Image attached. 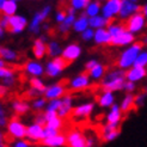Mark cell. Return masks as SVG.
Wrapping results in <instances>:
<instances>
[{"label": "cell", "instance_id": "1", "mask_svg": "<svg viewBox=\"0 0 147 147\" xmlns=\"http://www.w3.org/2000/svg\"><path fill=\"white\" fill-rule=\"evenodd\" d=\"M124 72L120 68H110L107 69L105 74L103 76L102 82L98 83L99 85V91L102 92H113V91H119L123 89L124 84Z\"/></svg>", "mask_w": 147, "mask_h": 147}, {"label": "cell", "instance_id": "2", "mask_svg": "<svg viewBox=\"0 0 147 147\" xmlns=\"http://www.w3.org/2000/svg\"><path fill=\"white\" fill-rule=\"evenodd\" d=\"M145 45H146V36L142 35L139 40H135V43L133 46L130 48H128L126 51H123V53L119 56V59H116V61L114 62V66L116 68H120V69L129 68L130 66L134 63L139 51L142 50Z\"/></svg>", "mask_w": 147, "mask_h": 147}, {"label": "cell", "instance_id": "3", "mask_svg": "<svg viewBox=\"0 0 147 147\" xmlns=\"http://www.w3.org/2000/svg\"><path fill=\"white\" fill-rule=\"evenodd\" d=\"M7 135L17 139V140H22V139L25 138L26 134V127L23 123L19 121V117L17 116H12L10 120H7Z\"/></svg>", "mask_w": 147, "mask_h": 147}, {"label": "cell", "instance_id": "4", "mask_svg": "<svg viewBox=\"0 0 147 147\" xmlns=\"http://www.w3.org/2000/svg\"><path fill=\"white\" fill-rule=\"evenodd\" d=\"M66 146L67 147H86V136L78 130L77 127H71L65 130Z\"/></svg>", "mask_w": 147, "mask_h": 147}, {"label": "cell", "instance_id": "5", "mask_svg": "<svg viewBox=\"0 0 147 147\" xmlns=\"http://www.w3.org/2000/svg\"><path fill=\"white\" fill-rule=\"evenodd\" d=\"M68 84L69 80L67 78H63L62 80H60L59 83H56L53 86H49L45 91V98L46 99H57L63 97L66 93H67V89H68Z\"/></svg>", "mask_w": 147, "mask_h": 147}, {"label": "cell", "instance_id": "6", "mask_svg": "<svg viewBox=\"0 0 147 147\" xmlns=\"http://www.w3.org/2000/svg\"><path fill=\"white\" fill-rule=\"evenodd\" d=\"M122 22H123V26L126 31L130 34L140 32L145 26V16L141 14L140 12H138V13L131 14L130 17H128L127 19H124Z\"/></svg>", "mask_w": 147, "mask_h": 147}, {"label": "cell", "instance_id": "7", "mask_svg": "<svg viewBox=\"0 0 147 147\" xmlns=\"http://www.w3.org/2000/svg\"><path fill=\"white\" fill-rule=\"evenodd\" d=\"M89 85H90L89 76H87V72L84 71L68 84L67 93L73 94V93H78L80 91H86V89L89 87Z\"/></svg>", "mask_w": 147, "mask_h": 147}, {"label": "cell", "instance_id": "8", "mask_svg": "<svg viewBox=\"0 0 147 147\" xmlns=\"http://www.w3.org/2000/svg\"><path fill=\"white\" fill-rule=\"evenodd\" d=\"M69 65H71V63H69L67 60H65L63 57H61V56L54 57L50 62L47 63L46 77H47V78H54V77L59 76L66 67H68Z\"/></svg>", "mask_w": 147, "mask_h": 147}, {"label": "cell", "instance_id": "9", "mask_svg": "<svg viewBox=\"0 0 147 147\" xmlns=\"http://www.w3.org/2000/svg\"><path fill=\"white\" fill-rule=\"evenodd\" d=\"M93 107H94L93 103H86V104L79 105L77 108H72V111L69 114V117L67 119V121L68 120L73 121V122H74V124L77 126L80 119H85L86 120L87 117L91 115L92 110H93Z\"/></svg>", "mask_w": 147, "mask_h": 147}, {"label": "cell", "instance_id": "10", "mask_svg": "<svg viewBox=\"0 0 147 147\" xmlns=\"http://www.w3.org/2000/svg\"><path fill=\"white\" fill-rule=\"evenodd\" d=\"M25 138L28 139L29 144H34V145H38L43 139H45V135H43V127L38 126V124H32L30 127H26V134Z\"/></svg>", "mask_w": 147, "mask_h": 147}, {"label": "cell", "instance_id": "11", "mask_svg": "<svg viewBox=\"0 0 147 147\" xmlns=\"http://www.w3.org/2000/svg\"><path fill=\"white\" fill-rule=\"evenodd\" d=\"M10 102H12V110H13L14 116L20 117L30 111V105H29L26 102L19 99L17 97V92H13Z\"/></svg>", "mask_w": 147, "mask_h": 147}, {"label": "cell", "instance_id": "12", "mask_svg": "<svg viewBox=\"0 0 147 147\" xmlns=\"http://www.w3.org/2000/svg\"><path fill=\"white\" fill-rule=\"evenodd\" d=\"M28 25V20L24 17L20 16H11L9 17V26H7V32L11 34H19L25 29Z\"/></svg>", "mask_w": 147, "mask_h": 147}, {"label": "cell", "instance_id": "13", "mask_svg": "<svg viewBox=\"0 0 147 147\" xmlns=\"http://www.w3.org/2000/svg\"><path fill=\"white\" fill-rule=\"evenodd\" d=\"M134 41H135V37H134L133 34H130L128 31H123L119 35L114 36V37H110L108 46H110V47H122V46L129 45V43L134 42Z\"/></svg>", "mask_w": 147, "mask_h": 147}, {"label": "cell", "instance_id": "14", "mask_svg": "<svg viewBox=\"0 0 147 147\" xmlns=\"http://www.w3.org/2000/svg\"><path fill=\"white\" fill-rule=\"evenodd\" d=\"M121 0H107V4L103 6V17L105 19H113L120 12Z\"/></svg>", "mask_w": 147, "mask_h": 147}, {"label": "cell", "instance_id": "15", "mask_svg": "<svg viewBox=\"0 0 147 147\" xmlns=\"http://www.w3.org/2000/svg\"><path fill=\"white\" fill-rule=\"evenodd\" d=\"M140 6L141 5L133 4V3L127 1V0H123V1L121 3L120 12H119L120 20H124V19H127L128 17H130L131 14L140 12Z\"/></svg>", "mask_w": 147, "mask_h": 147}, {"label": "cell", "instance_id": "16", "mask_svg": "<svg viewBox=\"0 0 147 147\" xmlns=\"http://www.w3.org/2000/svg\"><path fill=\"white\" fill-rule=\"evenodd\" d=\"M0 59L11 62H19V61H24L26 62V57L24 56L23 53H17L14 50H11L9 48L5 47H0Z\"/></svg>", "mask_w": 147, "mask_h": 147}, {"label": "cell", "instance_id": "17", "mask_svg": "<svg viewBox=\"0 0 147 147\" xmlns=\"http://www.w3.org/2000/svg\"><path fill=\"white\" fill-rule=\"evenodd\" d=\"M82 54V48H80L79 45L77 43H73V45H69L68 47H66L65 50H62V56L65 60H67L69 63H72L76 59L79 57V55Z\"/></svg>", "mask_w": 147, "mask_h": 147}, {"label": "cell", "instance_id": "18", "mask_svg": "<svg viewBox=\"0 0 147 147\" xmlns=\"http://www.w3.org/2000/svg\"><path fill=\"white\" fill-rule=\"evenodd\" d=\"M40 146H48V147H59L66 146V136L63 133H59L57 135L46 138L38 144Z\"/></svg>", "mask_w": 147, "mask_h": 147}, {"label": "cell", "instance_id": "19", "mask_svg": "<svg viewBox=\"0 0 147 147\" xmlns=\"http://www.w3.org/2000/svg\"><path fill=\"white\" fill-rule=\"evenodd\" d=\"M146 77V68L145 67H133L124 72V78L128 79V82H138Z\"/></svg>", "mask_w": 147, "mask_h": 147}, {"label": "cell", "instance_id": "20", "mask_svg": "<svg viewBox=\"0 0 147 147\" xmlns=\"http://www.w3.org/2000/svg\"><path fill=\"white\" fill-rule=\"evenodd\" d=\"M123 120L122 113L120 111V107L114 104L111 107V111L107 116V124H113V126H121V121Z\"/></svg>", "mask_w": 147, "mask_h": 147}, {"label": "cell", "instance_id": "21", "mask_svg": "<svg viewBox=\"0 0 147 147\" xmlns=\"http://www.w3.org/2000/svg\"><path fill=\"white\" fill-rule=\"evenodd\" d=\"M23 71L26 73V74H31L34 77H38L42 76L45 73V69H43V66L38 62L35 61H26L24 63V68Z\"/></svg>", "mask_w": 147, "mask_h": 147}, {"label": "cell", "instance_id": "22", "mask_svg": "<svg viewBox=\"0 0 147 147\" xmlns=\"http://www.w3.org/2000/svg\"><path fill=\"white\" fill-rule=\"evenodd\" d=\"M133 110H136L135 109V104H134V94L131 93H128L126 98L123 99L122 104H121V108H120V111L124 115L129 114L130 111H133Z\"/></svg>", "mask_w": 147, "mask_h": 147}, {"label": "cell", "instance_id": "23", "mask_svg": "<svg viewBox=\"0 0 147 147\" xmlns=\"http://www.w3.org/2000/svg\"><path fill=\"white\" fill-rule=\"evenodd\" d=\"M93 38L96 45L98 46H108L110 41V35L105 29H97V31L93 34Z\"/></svg>", "mask_w": 147, "mask_h": 147}, {"label": "cell", "instance_id": "24", "mask_svg": "<svg viewBox=\"0 0 147 147\" xmlns=\"http://www.w3.org/2000/svg\"><path fill=\"white\" fill-rule=\"evenodd\" d=\"M94 98H96L97 103L103 107V108H107V107H110L113 105L114 103V96L111 92H102V93H98L94 96Z\"/></svg>", "mask_w": 147, "mask_h": 147}, {"label": "cell", "instance_id": "25", "mask_svg": "<svg viewBox=\"0 0 147 147\" xmlns=\"http://www.w3.org/2000/svg\"><path fill=\"white\" fill-rule=\"evenodd\" d=\"M107 69H108V67H105L104 65L97 63L92 69L86 71V72H87V76H89V78L91 77V78L94 80V82H97V80H99L100 78H103V76L105 74Z\"/></svg>", "mask_w": 147, "mask_h": 147}, {"label": "cell", "instance_id": "26", "mask_svg": "<svg viewBox=\"0 0 147 147\" xmlns=\"http://www.w3.org/2000/svg\"><path fill=\"white\" fill-rule=\"evenodd\" d=\"M32 53H34L35 57L37 59V60H41V59L45 57V55H46V45H45V42H42L40 38L35 40L34 46H32Z\"/></svg>", "mask_w": 147, "mask_h": 147}, {"label": "cell", "instance_id": "27", "mask_svg": "<svg viewBox=\"0 0 147 147\" xmlns=\"http://www.w3.org/2000/svg\"><path fill=\"white\" fill-rule=\"evenodd\" d=\"M87 25H89V18L85 13H83L78 19L74 20L73 23V29L77 31V32H83L84 30L87 29Z\"/></svg>", "mask_w": 147, "mask_h": 147}, {"label": "cell", "instance_id": "28", "mask_svg": "<svg viewBox=\"0 0 147 147\" xmlns=\"http://www.w3.org/2000/svg\"><path fill=\"white\" fill-rule=\"evenodd\" d=\"M45 127L46 128H51V129L57 130V131H60V133H62L63 127H65V120L60 119V117H54V119L47 121Z\"/></svg>", "mask_w": 147, "mask_h": 147}, {"label": "cell", "instance_id": "29", "mask_svg": "<svg viewBox=\"0 0 147 147\" xmlns=\"http://www.w3.org/2000/svg\"><path fill=\"white\" fill-rule=\"evenodd\" d=\"M100 1H98V0H96V1H91L89 5H87V7L85 9V14L87 17H94V16H98V12L100 10Z\"/></svg>", "mask_w": 147, "mask_h": 147}, {"label": "cell", "instance_id": "30", "mask_svg": "<svg viewBox=\"0 0 147 147\" xmlns=\"http://www.w3.org/2000/svg\"><path fill=\"white\" fill-rule=\"evenodd\" d=\"M89 25L92 29H102L103 26L108 25V19H105L104 17H100V16H94L89 19Z\"/></svg>", "mask_w": 147, "mask_h": 147}, {"label": "cell", "instance_id": "31", "mask_svg": "<svg viewBox=\"0 0 147 147\" xmlns=\"http://www.w3.org/2000/svg\"><path fill=\"white\" fill-rule=\"evenodd\" d=\"M28 83H29V85H30L31 89L38 91V92H41V93H45V91H46V89H47L46 85L43 84L42 80L38 79V78H36V77L28 79Z\"/></svg>", "mask_w": 147, "mask_h": 147}, {"label": "cell", "instance_id": "32", "mask_svg": "<svg viewBox=\"0 0 147 147\" xmlns=\"http://www.w3.org/2000/svg\"><path fill=\"white\" fill-rule=\"evenodd\" d=\"M61 53V47L56 42H49L46 46V54H48L50 57H56Z\"/></svg>", "mask_w": 147, "mask_h": 147}, {"label": "cell", "instance_id": "33", "mask_svg": "<svg viewBox=\"0 0 147 147\" xmlns=\"http://www.w3.org/2000/svg\"><path fill=\"white\" fill-rule=\"evenodd\" d=\"M16 11H17V4L11 1V0H6V3L4 5V7H3L1 13L5 14V16L11 17V16H13V14L16 13Z\"/></svg>", "mask_w": 147, "mask_h": 147}, {"label": "cell", "instance_id": "34", "mask_svg": "<svg viewBox=\"0 0 147 147\" xmlns=\"http://www.w3.org/2000/svg\"><path fill=\"white\" fill-rule=\"evenodd\" d=\"M42 22H45L41 16V13L37 12L35 14V17L31 22V24H30V31L34 32V34H38L40 32V24L42 23Z\"/></svg>", "mask_w": 147, "mask_h": 147}, {"label": "cell", "instance_id": "35", "mask_svg": "<svg viewBox=\"0 0 147 147\" xmlns=\"http://www.w3.org/2000/svg\"><path fill=\"white\" fill-rule=\"evenodd\" d=\"M91 3V0H68V4L73 10H84Z\"/></svg>", "mask_w": 147, "mask_h": 147}, {"label": "cell", "instance_id": "36", "mask_svg": "<svg viewBox=\"0 0 147 147\" xmlns=\"http://www.w3.org/2000/svg\"><path fill=\"white\" fill-rule=\"evenodd\" d=\"M145 98H146V90H141L138 94L134 96V104H135V109L136 110L144 105Z\"/></svg>", "mask_w": 147, "mask_h": 147}, {"label": "cell", "instance_id": "37", "mask_svg": "<svg viewBox=\"0 0 147 147\" xmlns=\"http://www.w3.org/2000/svg\"><path fill=\"white\" fill-rule=\"evenodd\" d=\"M34 122H35V124H38V126H41V127H45L46 123H47L45 113H42V111H36L35 115H34Z\"/></svg>", "mask_w": 147, "mask_h": 147}, {"label": "cell", "instance_id": "38", "mask_svg": "<svg viewBox=\"0 0 147 147\" xmlns=\"http://www.w3.org/2000/svg\"><path fill=\"white\" fill-rule=\"evenodd\" d=\"M147 54H146V51H142V53L140 55H138L136 59H135V61H134V67H145L146 66V62H147Z\"/></svg>", "mask_w": 147, "mask_h": 147}, {"label": "cell", "instance_id": "39", "mask_svg": "<svg viewBox=\"0 0 147 147\" xmlns=\"http://www.w3.org/2000/svg\"><path fill=\"white\" fill-rule=\"evenodd\" d=\"M47 104V99L46 98H38L32 103V109L35 111H41V110L46 107Z\"/></svg>", "mask_w": 147, "mask_h": 147}, {"label": "cell", "instance_id": "40", "mask_svg": "<svg viewBox=\"0 0 147 147\" xmlns=\"http://www.w3.org/2000/svg\"><path fill=\"white\" fill-rule=\"evenodd\" d=\"M61 105V100L60 99H51L50 103L47 105L46 111H56Z\"/></svg>", "mask_w": 147, "mask_h": 147}, {"label": "cell", "instance_id": "41", "mask_svg": "<svg viewBox=\"0 0 147 147\" xmlns=\"http://www.w3.org/2000/svg\"><path fill=\"white\" fill-rule=\"evenodd\" d=\"M11 92V90L9 89V87H6L4 85H0V100H4L6 99V97L9 96V93Z\"/></svg>", "mask_w": 147, "mask_h": 147}, {"label": "cell", "instance_id": "42", "mask_svg": "<svg viewBox=\"0 0 147 147\" xmlns=\"http://www.w3.org/2000/svg\"><path fill=\"white\" fill-rule=\"evenodd\" d=\"M93 34H94V32H93L92 29H86V30L83 31L82 37H83L84 41H90L91 38H93Z\"/></svg>", "mask_w": 147, "mask_h": 147}, {"label": "cell", "instance_id": "43", "mask_svg": "<svg viewBox=\"0 0 147 147\" xmlns=\"http://www.w3.org/2000/svg\"><path fill=\"white\" fill-rule=\"evenodd\" d=\"M123 89H124V90H127L128 92H131V91H134L136 87H135V84H134V83H131V82H124V84H123Z\"/></svg>", "mask_w": 147, "mask_h": 147}, {"label": "cell", "instance_id": "44", "mask_svg": "<svg viewBox=\"0 0 147 147\" xmlns=\"http://www.w3.org/2000/svg\"><path fill=\"white\" fill-rule=\"evenodd\" d=\"M66 17H67V13H66V12H63V11H57L56 22H57V23H62Z\"/></svg>", "mask_w": 147, "mask_h": 147}, {"label": "cell", "instance_id": "45", "mask_svg": "<svg viewBox=\"0 0 147 147\" xmlns=\"http://www.w3.org/2000/svg\"><path fill=\"white\" fill-rule=\"evenodd\" d=\"M45 116H46V121H49L51 119H54V117H57V114L56 111H46Z\"/></svg>", "mask_w": 147, "mask_h": 147}, {"label": "cell", "instance_id": "46", "mask_svg": "<svg viewBox=\"0 0 147 147\" xmlns=\"http://www.w3.org/2000/svg\"><path fill=\"white\" fill-rule=\"evenodd\" d=\"M96 65H97V61H96V60H91V61H89V62L85 65V67H86L85 71H90V69H92Z\"/></svg>", "mask_w": 147, "mask_h": 147}, {"label": "cell", "instance_id": "47", "mask_svg": "<svg viewBox=\"0 0 147 147\" xmlns=\"http://www.w3.org/2000/svg\"><path fill=\"white\" fill-rule=\"evenodd\" d=\"M7 124V117L6 116H0V127H5Z\"/></svg>", "mask_w": 147, "mask_h": 147}, {"label": "cell", "instance_id": "48", "mask_svg": "<svg viewBox=\"0 0 147 147\" xmlns=\"http://www.w3.org/2000/svg\"><path fill=\"white\" fill-rule=\"evenodd\" d=\"M0 147H7L4 144V141H3V133H1V131H0Z\"/></svg>", "mask_w": 147, "mask_h": 147}, {"label": "cell", "instance_id": "49", "mask_svg": "<svg viewBox=\"0 0 147 147\" xmlns=\"http://www.w3.org/2000/svg\"><path fill=\"white\" fill-rule=\"evenodd\" d=\"M5 3H6V0H0V13H1V11H3V7H4Z\"/></svg>", "mask_w": 147, "mask_h": 147}, {"label": "cell", "instance_id": "50", "mask_svg": "<svg viewBox=\"0 0 147 147\" xmlns=\"http://www.w3.org/2000/svg\"><path fill=\"white\" fill-rule=\"evenodd\" d=\"M0 116H6V115H5V110L3 109L1 105H0Z\"/></svg>", "mask_w": 147, "mask_h": 147}, {"label": "cell", "instance_id": "51", "mask_svg": "<svg viewBox=\"0 0 147 147\" xmlns=\"http://www.w3.org/2000/svg\"><path fill=\"white\" fill-rule=\"evenodd\" d=\"M5 63H6V62H5V61H3V60H1V59H0V68H3V67H5Z\"/></svg>", "mask_w": 147, "mask_h": 147}, {"label": "cell", "instance_id": "52", "mask_svg": "<svg viewBox=\"0 0 147 147\" xmlns=\"http://www.w3.org/2000/svg\"><path fill=\"white\" fill-rule=\"evenodd\" d=\"M4 35V30H3V29L1 28H0V37H1V36Z\"/></svg>", "mask_w": 147, "mask_h": 147}, {"label": "cell", "instance_id": "53", "mask_svg": "<svg viewBox=\"0 0 147 147\" xmlns=\"http://www.w3.org/2000/svg\"><path fill=\"white\" fill-rule=\"evenodd\" d=\"M11 1H13V3H16V4H17V1H19V0H11Z\"/></svg>", "mask_w": 147, "mask_h": 147}, {"label": "cell", "instance_id": "54", "mask_svg": "<svg viewBox=\"0 0 147 147\" xmlns=\"http://www.w3.org/2000/svg\"><path fill=\"white\" fill-rule=\"evenodd\" d=\"M98 1H105V0H98Z\"/></svg>", "mask_w": 147, "mask_h": 147}]
</instances>
